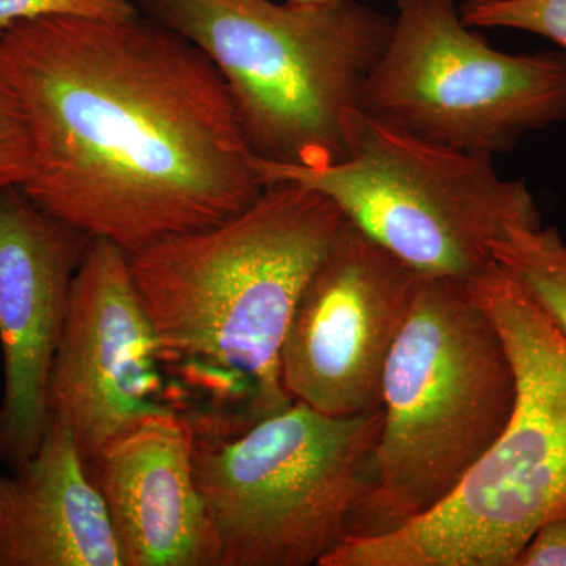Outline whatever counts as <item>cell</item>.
<instances>
[{
  "instance_id": "obj_1",
  "label": "cell",
  "mask_w": 566,
  "mask_h": 566,
  "mask_svg": "<svg viewBox=\"0 0 566 566\" xmlns=\"http://www.w3.org/2000/svg\"><path fill=\"white\" fill-rule=\"evenodd\" d=\"M33 203L132 255L218 226L266 185L222 74L161 22L52 17L2 32Z\"/></svg>"
},
{
  "instance_id": "obj_2",
  "label": "cell",
  "mask_w": 566,
  "mask_h": 566,
  "mask_svg": "<svg viewBox=\"0 0 566 566\" xmlns=\"http://www.w3.org/2000/svg\"><path fill=\"white\" fill-rule=\"evenodd\" d=\"M348 219L296 181L266 185L240 214L129 256L137 292L161 344L163 364L243 431L293 403L281 348L308 279Z\"/></svg>"
},
{
  "instance_id": "obj_3",
  "label": "cell",
  "mask_w": 566,
  "mask_h": 566,
  "mask_svg": "<svg viewBox=\"0 0 566 566\" xmlns=\"http://www.w3.org/2000/svg\"><path fill=\"white\" fill-rule=\"evenodd\" d=\"M222 74L249 150L262 161L326 167L353 155L360 99L394 18L357 0H136Z\"/></svg>"
},
{
  "instance_id": "obj_4",
  "label": "cell",
  "mask_w": 566,
  "mask_h": 566,
  "mask_svg": "<svg viewBox=\"0 0 566 566\" xmlns=\"http://www.w3.org/2000/svg\"><path fill=\"white\" fill-rule=\"evenodd\" d=\"M469 286L515 370L504 433L433 512L349 535L323 566H513L538 527L566 513V338L501 264Z\"/></svg>"
},
{
  "instance_id": "obj_5",
  "label": "cell",
  "mask_w": 566,
  "mask_h": 566,
  "mask_svg": "<svg viewBox=\"0 0 566 566\" xmlns=\"http://www.w3.org/2000/svg\"><path fill=\"white\" fill-rule=\"evenodd\" d=\"M515 401L509 349L469 282L420 275L382 374L374 480L353 535L433 512L504 433Z\"/></svg>"
},
{
  "instance_id": "obj_6",
  "label": "cell",
  "mask_w": 566,
  "mask_h": 566,
  "mask_svg": "<svg viewBox=\"0 0 566 566\" xmlns=\"http://www.w3.org/2000/svg\"><path fill=\"white\" fill-rule=\"evenodd\" d=\"M381 424V406L327 416L293 401L241 433H197L221 566H322L354 534Z\"/></svg>"
},
{
  "instance_id": "obj_7",
  "label": "cell",
  "mask_w": 566,
  "mask_h": 566,
  "mask_svg": "<svg viewBox=\"0 0 566 566\" xmlns=\"http://www.w3.org/2000/svg\"><path fill=\"white\" fill-rule=\"evenodd\" d=\"M253 166L264 185L296 181L337 205L348 222L428 277L471 282L494 263L513 227L543 226L524 180L494 158L395 132L364 117L353 155L326 167Z\"/></svg>"
},
{
  "instance_id": "obj_8",
  "label": "cell",
  "mask_w": 566,
  "mask_h": 566,
  "mask_svg": "<svg viewBox=\"0 0 566 566\" xmlns=\"http://www.w3.org/2000/svg\"><path fill=\"white\" fill-rule=\"evenodd\" d=\"M392 32L363 92L379 125L455 150L504 155L566 120V52L506 54L458 0H394Z\"/></svg>"
},
{
  "instance_id": "obj_9",
  "label": "cell",
  "mask_w": 566,
  "mask_h": 566,
  "mask_svg": "<svg viewBox=\"0 0 566 566\" xmlns=\"http://www.w3.org/2000/svg\"><path fill=\"white\" fill-rule=\"evenodd\" d=\"M420 274L352 222L308 279L281 348L283 389L327 416L381 406L387 357Z\"/></svg>"
},
{
  "instance_id": "obj_10",
  "label": "cell",
  "mask_w": 566,
  "mask_h": 566,
  "mask_svg": "<svg viewBox=\"0 0 566 566\" xmlns=\"http://www.w3.org/2000/svg\"><path fill=\"white\" fill-rule=\"evenodd\" d=\"M163 354L128 253L93 238L71 286L69 316L52 364L48 411L91 461L134 424L172 411Z\"/></svg>"
},
{
  "instance_id": "obj_11",
  "label": "cell",
  "mask_w": 566,
  "mask_h": 566,
  "mask_svg": "<svg viewBox=\"0 0 566 566\" xmlns=\"http://www.w3.org/2000/svg\"><path fill=\"white\" fill-rule=\"evenodd\" d=\"M92 241L20 186L0 192V464L9 469L31 460L46 433L52 364Z\"/></svg>"
},
{
  "instance_id": "obj_12",
  "label": "cell",
  "mask_w": 566,
  "mask_h": 566,
  "mask_svg": "<svg viewBox=\"0 0 566 566\" xmlns=\"http://www.w3.org/2000/svg\"><path fill=\"white\" fill-rule=\"evenodd\" d=\"M197 430L177 409L112 439L87 463L123 566H221L218 534L197 485Z\"/></svg>"
},
{
  "instance_id": "obj_13",
  "label": "cell",
  "mask_w": 566,
  "mask_h": 566,
  "mask_svg": "<svg viewBox=\"0 0 566 566\" xmlns=\"http://www.w3.org/2000/svg\"><path fill=\"white\" fill-rule=\"evenodd\" d=\"M0 566H123L80 446L52 417L31 460L0 472Z\"/></svg>"
},
{
  "instance_id": "obj_14",
  "label": "cell",
  "mask_w": 566,
  "mask_h": 566,
  "mask_svg": "<svg viewBox=\"0 0 566 566\" xmlns=\"http://www.w3.org/2000/svg\"><path fill=\"white\" fill-rule=\"evenodd\" d=\"M504 266L566 338V241L557 227H513L493 245Z\"/></svg>"
},
{
  "instance_id": "obj_15",
  "label": "cell",
  "mask_w": 566,
  "mask_h": 566,
  "mask_svg": "<svg viewBox=\"0 0 566 566\" xmlns=\"http://www.w3.org/2000/svg\"><path fill=\"white\" fill-rule=\"evenodd\" d=\"M460 14L469 28L535 33L566 52V0H464Z\"/></svg>"
},
{
  "instance_id": "obj_16",
  "label": "cell",
  "mask_w": 566,
  "mask_h": 566,
  "mask_svg": "<svg viewBox=\"0 0 566 566\" xmlns=\"http://www.w3.org/2000/svg\"><path fill=\"white\" fill-rule=\"evenodd\" d=\"M33 147L28 117L9 70L0 32V192L22 186L32 174Z\"/></svg>"
},
{
  "instance_id": "obj_17",
  "label": "cell",
  "mask_w": 566,
  "mask_h": 566,
  "mask_svg": "<svg viewBox=\"0 0 566 566\" xmlns=\"http://www.w3.org/2000/svg\"><path fill=\"white\" fill-rule=\"evenodd\" d=\"M136 0H0V32L18 22L52 17L126 21L140 17Z\"/></svg>"
},
{
  "instance_id": "obj_18",
  "label": "cell",
  "mask_w": 566,
  "mask_h": 566,
  "mask_svg": "<svg viewBox=\"0 0 566 566\" xmlns=\"http://www.w3.org/2000/svg\"><path fill=\"white\" fill-rule=\"evenodd\" d=\"M513 566H566V513L539 526Z\"/></svg>"
},
{
  "instance_id": "obj_19",
  "label": "cell",
  "mask_w": 566,
  "mask_h": 566,
  "mask_svg": "<svg viewBox=\"0 0 566 566\" xmlns=\"http://www.w3.org/2000/svg\"><path fill=\"white\" fill-rule=\"evenodd\" d=\"M290 2H297V3H333V2H338V0H290Z\"/></svg>"
}]
</instances>
